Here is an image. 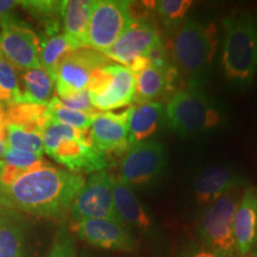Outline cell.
<instances>
[{
    "mask_svg": "<svg viewBox=\"0 0 257 257\" xmlns=\"http://www.w3.org/2000/svg\"><path fill=\"white\" fill-rule=\"evenodd\" d=\"M85 182L80 173L43 166L16 180L6 191L0 193V201L8 208L37 217L61 219L69 212Z\"/></svg>",
    "mask_w": 257,
    "mask_h": 257,
    "instance_id": "cell-1",
    "label": "cell"
},
{
    "mask_svg": "<svg viewBox=\"0 0 257 257\" xmlns=\"http://www.w3.org/2000/svg\"><path fill=\"white\" fill-rule=\"evenodd\" d=\"M221 64L231 85L249 87L257 74V9L242 10L223 22Z\"/></svg>",
    "mask_w": 257,
    "mask_h": 257,
    "instance_id": "cell-2",
    "label": "cell"
},
{
    "mask_svg": "<svg viewBox=\"0 0 257 257\" xmlns=\"http://www.w3.org/2000/svg\"><path fill=\"white\" fill-rule=\"evenodd\" d=\"M44 152L73 173H94L107 166L106 155L96 149L88 131L59 123L49 117L43 130Z\"/></svg>",
    "mask_w": 257,
    "mask_h": 257,
    "instance_id": "cell-3",
    "label": "cell"
},
{
    "mask_svg": "<svg viewBox=\"0 0 257 257\" xmlns=\"http://www.w3.org/2000/svg\"><path fill=\"white\" fill-rule=\"evenodd\" d=\"M218 41L214 24L187 19L176 30L173 55L178 68L189 81V88H197L207 75L216 54Z\"/></svg>",
    "mask_w": 257,
    "mask_h": 257,
    "instance_id": "cell-4",
    "label": "cell"
},
{
    "mask_svg": "<svg viewBox=\"0 0 257 257\" xmlns=\"http://www.w3.org/2000/svg\"><path fill=\"white\" fill-rule=\"evenodd\" d=\"M165 111L170 128L182 137L212 133L225 119L220 108L197 88L173 93Z\"/></svg>",
    "mask_w": 257,
    "mask_h": 257,
    "instance_id": "cell-5",
    "label": "cell"
},
{
    "mask_svg": "<svg viewBox=\"0 0 257 257\" xmlns=\"http://www.w3.org/2000/svg\"><path fill=\"white\" fill-rule=\"evenodd\" d=\"M131 4L133 3L125 0L93 2L87 47L100 53L110 49L135 22Z\"/></svg>",
    "mask_w": 257,
    "mask_h": 257,
    "instance_id": "cell-6",
    "label": "cell"
},
{
    "mask_svg": "<svg viewBox=\"0 0 257 257\" xmlns=\"http://www.w3.org/2000/svg\"><path fill=\"white\" fill-rule=\"evenodd\" d=\"M237 205L236 197L229 193L207 205L199 220L202 245L223 257H233L236 253L233 217Z\"/></svg>",
    "mask_w": 257,
    "mask_h": 257,
    "instance_id": "cell-7",
    "label": "cell"
},
{
    "mask_svg": "<svg viewBox=\"0 0 257 257\" xmlns=\"http://www.w3.org/2000/svg\"><path fill=\"white\" fill-rule=\"evenodd\" d=\"M114 179V176L105 169L89 176L76 198L74 199L69 210L72 221L82 219L121 221L115 212L113 202Z\"/></svg>",
    "mask_w": 257,
    "mask_h": 257,
    "instance_id": "cell-8",
    "label": "cell"
},
{
    "mask_svg": "<svg viewBox=\"0 0 257 257\" xmlns=\"http://www.w3.org/2000/svg\"><path fill=\"white\" fill-rule=\"evenodd\" d=\"M0 50L17 69L29 70L40 67L42 38L30 25L15 14L0 22Z\"/></svg>",
    "mask_w": 257,
    "mask_h": 257,
    "instance_id": "cell-9",
    "label": "cell"
},
{
    "mask_svg": "<svg viewBox=\"0 0 257 257\" xmlns=\"http://www.w3.org/2000/svg\"><path fill=\"white\" fill-rule=\"evenodd\" d=\"M107 57L91 48L73 50L61 61L55 73L57 98H72L87 89L89 78L94 70L110 64Z\"/></svg>",
    "mask_w": 257,
    "mask_h": 257,
    "instance_id": "cell-10",
    "label": "cell"
},
{
    "mask_svg": "<svg viewBox=\"0 0 257 257\" xmlns=\"http://www.w3.org/2000/svg\"><path fill=\"white\" fill-rule=\"evenodd\" d=\"M167 165L166 149L154 140L131 146L120 161L118 179L131 188L152 184Z\"/></svg>",
    "mask_w": 257,
    "mask_h": 257,
    "instance_id": "cell-11",
    "label": "cell"
},
{
    "mask_svg": "<svg viewBox=\"0 0 257 257\" xmlns=\"http://www.w3.org/2000/svg\"><path fill=\"white\" fill-rule=\"evenodd\" d=\"M70 232L94 248L130 252L137 249L133 232L121 221L110 219H82L72 221Z\"/></svg>",
    "mask_w": 257,
    "mask_h": 257,
    "instance_id": "cell-12",
    "label": "cell"
},
{
    "mask_svg": "<svg viewBox=\"0 0 257 257\" xmlns=\"http://www.w3.org/2000/svg\"><path fill=\"white\" fill-rule=\"evenodd\" d=\"M161 43L162 40L156 25L146 19H140L135 21L123 36L102 54L108 60L128 67L140 57L149 55L150 51Z\"/></svg>",
    "mask_w": 257,
    "mask_h": 257,
    "instance_id": "cell-13",
    "label": "cell"
},
{
    "mask_svg": "<svg viewBox=\"0 0 257 257\" xmlns=\"http://www.w3.org/2000/svg\"><path fill=\"white\" fill-rule=\"evenodd\" d=\"M127 108L121 112H100L89 127V137L102 154H125L130 148L127 138Z\"/></svg>",
    "mask_w": 257,
    "mask_h": 257,
    "instance_id": "cell-14",
    "label": "cell"
},
{
    "mask_svg": "<svg viewBox=\"0 0 257 257\" xmlns=\"http://www.w3.org/2000/svg\"><path fill=\"white\" fill-rule=\"evenodd\" d=\"M244 180L233 168L225 165H214L202 169L193 185L198 204L207 206L213 201L229 194L234 188L242 187Z\"/></svg>",
    "mask_w": 257,
    "mask_h": 257,
    "instance_id": "cell-15",
    "label": "cell"
},
{
    "mask_svg": "<svg viewBox=\"0 0 257 257\" xmlns=\"http://www.w3.org/2000/svg\"><path fill=\"white\" fill-rule=\"evenodd\" d=\"M111 80L98 94L92 95L93 106L99 112H108L123 108L135 101L136 76L126 67L110 64Z\"/></svg>",
    "mask_w": 257,
    "mask_h": 257,
    "instance_id": "cell-16",
    "label": "cell"
},
{
    "mask_svg": "<svg viewBox=\"0 0 257 257\" xmlns=\"http://www.w3.org/2000/svg\"><path fill=\"white\" fill-rule=\"evenodd\" d=\"M257 234V191L248 186L237 205L233 217V238L237 255L251 251Z\"/></svg>",
    "mask_w": 257,
    "mask_h": 257,
    "instance_id": "cell-17",
    "label": "cell"
},
{
    "mask_svg": "<svg viewBox=\"0 0 257 257\" xmlns=\"http://www.w3.org/2000/svg\"><path fill=\"white\" fill-rule=\"evenodd\" d=\"M165 114V106L160 101L144 102L128 107L126 124L130 147L149 141L159 131Z\"/></svg>",
    "mask_w": 257,
    "mask_h": 257,
    "instance_id": "cell-18",
    "label": "cell"
},
{
    "mask_svg": "<svg viewBox=\"0 0 257 257\" xmlns=\"http://www.w3.org/2000/svg\"><path fill=\"white\" fill-rule=\"evenodd\" d=\"M176 67L149 66L148 68L136 74V105L144 102H153L161 98L174 87L176 78Z\"/></svg>",
    "mask_w": 257,
    "mask_h": 257,
    "instance_id": "cell-19",
    "label": "cell"
},
{
    "mask_svg": "<svg viewBox=\"0 0 257 257\" xmlns=\"http://www.w3.org/2000/svg\"><path fill=\"white\" fill-rule=\"evenodd\" d=\"M113 202L119 219L130 227L140 231H149L152 227V218L147 213L142 202L135 194L134 188L125 185L115 178L113 182Z\"/></svg>",
    "mask_w": 257,
    "mask_h": 257,
    "instance_id": "cell-20",
    "label": "cell"
},
{
    "mask_svg": "<svg viewBox=\"0 0 257 257\" xmlns=\"http://www.w3.org/2000/svg\"><path fill=\"white\" fill-rule=\"evenodd\" d=\"M93 8L92 0H66L62 2L61 17L67 37L73 43L74 48L87 47V31Z\"/></svg>",
    "mask_w": 257,
    "mask_h": 257,
    "instance_id": "cell-21",
    "label": "cell"
},
{
    "mask_svg": "<svg viewBox=\"0 0 257 257\" xmlns=\"http://www.w3.org/2000/svg\"><path fill=\"white\" fill-rule=\"evenodd\" d=\"M27 224L15 213L0 217V257H25Z\"/></svg>",
    "mask_w": 257,
    "mask_h": 257,
    "instance_id": "cell-22",
    "label": "cell"
},
{
    "mask_svg": "<svg viewBox=\"0 0 257 257\" xmlns=\"http://www.w3.org/2000/svg\"><path fill=\"white\" fill-rule=\"evenodd\" d=\"M24 92L21 94V101L25 104L48 106L53 99L55 80L47 70L41 67L25 70Z\"/></svg>",
    "mask_w": 257,
    "mask_h": 257,
    "instance_id": "cell-23",
    "label": "cell"
},
{
    "mask_svg": "<svg viewBox=\"0 0 257 257\" xmlns=\"http://www.w3.org/2000/svg\"><path fill=\"white\" fill-rule=\"evenodd\" d=\"M6 117L8 124L18 125L25 130L43 135L44 126L49 119V113L48 106L19 102L9 105Z\"/></svg>",
    "mask_w": 257,
    "mask_h": 257,
    "instance_id": "cell-24",
    "label": "cell"
},
{
    "mask_svg": "<svg viewBox=\"0 0 257 257\" xmlns=\"http://www.w3.org/2000/svg\"><path fill=\"white\" fill-rule=\"evenodd\" d=\"M42 47L40 53V67L47 70L55 80V73L61 61L70 51L75 50L73 43L64 34H55L51 36H41Z\"/></svg>",
    "mask_w": 257,
    "mask_h": 257,
    "instance_id": "cell-25",
    "label": "cell"
},
{
    "mask_svg": "<svg viewBox=\"0 0 257 257\" xmlns=\"http://www.w3.org/2000/svg\"><path fill=\"white\" fill-rule=\"evenodd\" d=\"M19 5L24 8L44 28L43 36L60 34L61 29V11H62V2H53V0H29L21 2Z\"/></svg>",
    "mask_w": 257,
    "mask_h": 257,
    "instance_id": "cell-26",
    "label": "cell"
},
{
    "mask_svg": "<svg viewBox=\"0 0 257 257\" xmlns=\"http://www.w3.org/2000/svg\"><path fill=\"white\" fill-rule=\"evenodd\" d=\"M48 113L51 119L81 131H88L96 115L66 107L61 104L57 96H53V99L48 104Z\"/></svg>",
    "mask_w": 257,
    "mask_h": 257,
    "instance_id": "cell-27",
    "label": "cell"
},
{
    "mask_svg": "<svg viewBox=\"0 0 257 257\" xmlns=\"http://www.w3.org/2000/svg\"><path fill=\"white\" fill-rule=\"evenodd\" d=\"M6 133H8L6 143L9 148L34 153L41 156L44 153L43 135L42 134L32 133V131L25 130L15 124H8Z\"/></svg>",
    "mask_w": 257,
    "mask_h": 257,
    "instance_id": "cell-28",
    "label": "cell"
},
{
    "mask_svg": "<svg viewBox=\"0 0 257 257\" xmlns=\"http://www.w3.org/2000/svg\"><path fill=\"white\" fill-rule=\"evenodd\" d=\"M191 6L192 2L188 0H160L154 3L153 8L165 27L170 30L174 28L178 30L184 23L185 16Z\"/></svg>",
    "mask_w": 257,
    "mask_h": 257,
    "instance_id": "cell-29",
    "label": "cell"
},
{
    "mask_svg": "<svg viewBox=\"0 0 257 257\" xmlns=\"http://www.w3.org/2000/svg\"><path fill=\"white\" fill-rule=\"evenodd\" d=\"M0 100L9 105L19 104L21 89L18 86L15 67L5 59L0 50Z\"/></svg>",
    "mask_w": 257,
    "mask_h": 257,
    "instance_id": "cell-30",
    "label": "cell"
},
{
    "mask_svg": "<svg viewBox=\"0 0 257 257\" xmlns=\"http://www.w3.org/2000/svg\"><path fill=\"white\" fill-rule=\"evenodd\" d=\"M4 161L6 165L15 167L17 169H22L27 173L46 166L43 157L41 155L24 152V150L14 149V148L6 149L4 154Z\"/></svg>",
    "mask_w": 257,
    "mask_h": 257,
    "instance_id": "cell-31",
    "label": "cell"
},
{
    "mask_svg": "<svg viewBox=\"0 0 257 257\" xmlns=\"http://www.w3.org/2000/svg\"><path fill=\"white\" fill-rule=\"evenodd\" d=\"M48 257H76L75 239L66 226H60Z\"/></svg>",
    "mask_w": 257,
    "mask_h": 257,
    "instance_id": "cell-32",
    "label": "cell"
},
{
    "mask_svg": "<svg viewBox=\"0 0 257 257\" xmlns=\"http://www.w3.org/2000/svg\"><path fill=\"white\" fill-rule=\"evenodd\" d=\"M59 100L61 101V104L66 106V107L72 108V110L86 112V113H89V114L100 113V112L96 111L94 106H93L91 96H89L87 89L78 93V94L72 96V98L64 99V100L59 99Z\"/></svg>",
    "mask_w": 257,
    "mask_h": 257,
    "instance_id": "cell-33",
    "label": "cell"
},
{
    "mask_svg": "<svg viewBox=\"0 0 257 257\" xmlns=\"http://www.w3.org/2000/svg\"><path fill=\"white\" fill-rule=\"evenodd\" d=\"M180 257H223L204 245H193L180 255Z\"/></svg>",
    "mask_w": 257,
    "mask_h": 257,
    "instance_id": "cell-34",
    "label": "cell"
},
{
    "mask_svg": "<svg viewBox=\"0 0 257 257\" xmlns=\"http://www.w3.org/2000/svg\"><path fill=\"white\" fill-rule=\"evenodd\" d=\"M17 0H0V22L14 14V10L19 5Z\"/></svg>",
    "mask_w": 257,
    "mask_h": 257,
    "instance_id": "cell-35",
    "label": "cell"
},
{
    "mask_svg": "<svg viewBox=\"0 0 257 257\" xmlns=\"http://www.w3.org/2000/svg\"><path fill=\"white\" fill-rule=\"evenodd\" d=\"M6 126H8V117H6V110L0 105V141H5Z\"/></svg>",
    "mask_w": 257,
    "mask_h": 257,
    "instance_id": "cell-36",
    "label": "cell"
},
{
    "mask_svg": "<svg viewBox=\"0 0 257 257\" xmlns=\"http://www.w3.org/2000/svg\"><path fill=\"white\" fill-rule=\"evenodd\" d=\"M6 149H8V143H6V140L5 141H0V159L4 156Z\"/></svg>",
    "mask_w": 257,
    "mask_h": 257,
    "instance_id": "cell-37",
    "label": "cell"
},
{
    "mask_svg": "<svg viewBox=\"0 0 257 257\" xmlns=\"http://www.w3.org/2000/svg\"><path fill=\"white\" fill-rule=\"evenodd\" d=\"M252 253L253 256L255 257H257V234H256V239H255V243H253V246H252V249H251V251H250Z\"/></svg>",
    "mask_w": 257,
    "mask_h": 257,
    "instance_id": "cell-38",
    "label": "cell"
},
{
    "mask_svg": "<svg viewBox=\"0 0 257 257\" xmlns=\"http://www.w3.org/2000/svg\"><path fill=\"white\" fill-rule=\"evenodd\" d=\"M4 208H6V207L2 204V201H0V217H2V213L4 212Z\"/></svg>",
    "mask_w": 257,
    "mask_h": 257,
    "instance_id": "cell-39",
    "label": "cell"
},
{
    "mask_svg": "<svg viewBox=\"0 0 257 257\" xmlns=\"http://www.w3.org/2000/svg\"><path fill=\"white\" fill-rule=\"evenodd\" d=\"M237 257H255V256H253L251 252H249L246 253V255H237Z\"/></svg>",
    "mask_w": 257,
    "mask_h": 257,
    "instance_id": "cell-40",
    "label": "cell"
}]
</instances>
